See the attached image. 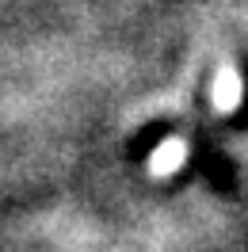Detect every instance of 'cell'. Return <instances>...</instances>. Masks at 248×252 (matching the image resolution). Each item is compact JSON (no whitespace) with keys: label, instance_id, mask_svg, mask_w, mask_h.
I'll return each instance as SVG.
<instances>
[{"label":"cell","instance_id":"obj_1","mask_svg":"<svg viewBox=\"0 0 248 252\" xmlns=\"http://www.w3.org/2000/svg\"><path fill=\"white\" fill-rule=\"evenodd\" d=\"M237 95H241V80L225 69V73H221V80H217V99H221V103H233Z\"/></svg>","mask_w":248,"mask_h":252}]
</instances>
